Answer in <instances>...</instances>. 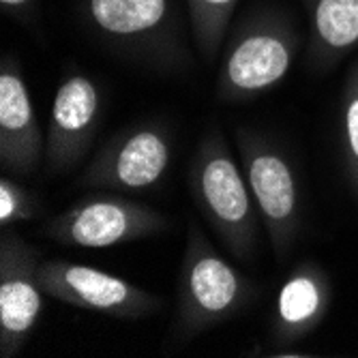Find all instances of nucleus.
<instances>
[{
  "label": "nucleus",
  "mask_w": 358,
  "mask_h": 358,
  "mask_svg": "<svg viewBox=\"0 0 358 358\" xmlns=\"http://www.w3.org/2000/svg\"><path fill=\"white\" fill-rule=\"evenodd\" d=\"M37 279L48 296L114 317L136 320L155 313L161 307L159 296L142 289L140 285L99 268L67 262V259L41 262Z\"/></svg>",
  "instance_id": "nucleus-6"
},
{
  "label": "nucleus",
  "mask_w": 358,
  "mask_h": 358,
  "mask_svg": "<svg viewBox=\"0 0 358 358\" xmlns=\"http://www.w3.org/2000/svg\"><path fill=\"white\" fill-rule=\"evenodd\" d=\"M341 146L345 176L358 200V60L350 64L341 90Z\"/></svg>",
  "instance_id": "nucleus-15"
},
{
  "label": "nucleus",
  "mask_w": 358,
  "mask_h": 358,
  "mask_svg": "<svg viewBox=\"0 0 358 358\" xmlns=\"http://www.w3.org/2000/svg\"><path fill=\"white\" fill-rule=\"evenodd\" d=\"M41 253L7 227L0 236V356H15L37 327L45 292L37 271Z\"/></svg>",
  "instance_id": "nucleus-8"
},
{
  "label": "nucleus",
  "mask_w": 358,
  "mask_h": 358,
  "mask_svg": "<svg viewBox=\"0 0 358 358\" xmlns=\"http://www.w3.org/2000/svg\"><path fill=\"white\" fill-rule=\"evenodd\" d=\"M3 3V7H11V9H17V7H24V5H28L30 0H0Z\"/></svg>",
  "instance_id": "nucleus-17"
},
{
  "label": "nucleus",
  "mask_w": 358,
  "mask_h": 358,
  "mask_svg": "<svg viewBox=\"0 0 358 358\" xmlns=\"http://www.w3.org/2000/svg\"><path fill=\"white\" fill-rule=\"evenodd\" d=\"M101 94L86 76H69L54 96L50 114L45 164L52 172H67L86 155L94 140Z\"/></svg>",
  "instance_id": "nucleus-9"
},
{
  "label": "nucleus",
  "mask_w": 358,
  "mask_h": 358,
  "mask_svg": "<svg viewBox=\"0 0 358 358\" xmlns=\"http://www.w3.org/2000/svg\"><path fill=\"white\" fill-rule=\"evenodd\" d=\"M45 152L28 86L17 64L5 60L0 67V164L5 170L28 176L37 172Z\"/></svg>",
  "instance_id": "nucleus-10"
},
{
  "label": "nucleus",
  "mask_w": 358,
  "mask_h": 358,
  "mask_svg": "<svg viewBox=\"0 0 358 358\" xmlns=\"http://www.w3.org/2000/svg\"><path fill=\"white\" fill-rule=\"evenodd\" d=\"M168 227L170 219L150 206L116 195H96L56 215L45 225V234L67 247L108 249L157 236Z\"/></svg>",
  "instance_id": "nucleus-5"
},
{
  "label": "nucleus",
  "mask_w": 358,
  "mask_h": 358,
  "mask_svg": "<svg viewBox=\"0 0 358 358\" xmlns=\"http://www.w3.org/2000/svg\"><path fill=\"white\" fill-rule=\"evenodd\" d=\"M255 296L253 283L238 273L191 221L178 279L180 339H191L238 315Z\"/></svg>",
  "instance_id": "nucleus-2"
},
{
  "label": "nucleus",
  "mask_w": 358,
  "mask_h": 358,
  "mask_svg": "<svg viewBox=\"0 0 358 358\" xmlns=\"http://www.w3.org/2000/svg\"><path fill=\"white\" fill-rule=\"evenodd\" d=\"M238 0H187L193 37L202 56L213 62L234 15Z\"/></svg>",
  "instance_id": "nucleus-14"
},
{
  "label": "nucleus",
  "mask_w": 358,
  "mask_h": 358,
  "mask_svg": "<svg viewBox=\"0 0 358 358\" xmlns=\"http://www.w3.org/2000/svg\"><path fill=\"white\" fill-rule=\"evenodd\" d=\"M309 60L315 69H331L358 50V0H309Z\"/></svg>",
  "instance_id": "nucleus-13"
},
{
  "label": "nucleus",
  "mask_w": 358,
  "mask_h": 358,
  "mask_svg": "<svg viewBox=\"0 0 358 358\" xmlns=\"http://www.w3.org/2000/svg\"><path fill=\"white\" fill-rule=\"evenodd\" d=\"M172 142L166 129L138 124L112 136L82 174L84 187L142 191L157 185L170 168Z\"/></svg>",
  "instance_id": "nucleus-7"
},
{
  "label": "nucleus",
  "mask_w": 358,
  "mask_h": 358,
  "mask_svg": "<svg viewBox=\"0 0 358 358\" xmlns=\"http://www.w3.org/2000/svg\"><path fill=\"white\" fill-rule=\"evenodd\" d=\"M88 17L103 37L127 45L150 50L168 30V0H88Z\"/></svg>",
  "instance_id": "nucleus-12"
},
{
  "label": "nucleus",
  "mask_w": 358,
  "mask_h": 358,
  "mask_svg": "<svg viewBox=\"0 0 358 358\" xmlns=\"http://www.w3.org/2000/svg\"><path fill=\"white\" fill-rule=\"evenodd\" d=\"M189 189L202 217L232 255L249 259L257 245V204L219 129L206 134L191 159Z\"/></svg>",
  "instance_id": "nucleus-1"
},
{
  "label": "nucleus",
  "mask_w": 358,
  "mask_h": 358,
  "mask_svg": "<svg viewBox=\"0 0 358 358\" xmlns=\"http://www.w3.org/2000/svg\"><path fill=\"white\" fill-rule=\"evenodd\" d=\"M41 208L43 204L37 193L11 178H0V225L3 230L20 221L37 219Z\"/></svg>",
  "instance_id": "nucleus-16"
},
{
  "label": "nucleus",
  "mask_w": 358,
  "mask_h": 358,
  "mask_svg": "<svg viewBox=\"0 0 358 358\" xmlns=\"http://www.w3.org/2000/svg\"><path fill=\"white\" fill-rule=\"evenodd\" d=\"M299 48L289 22L275 13L251 15L227 43L219 64L217 94L223 101H249L277 86Z\"/></svg>",
  "instance_id": "nucleus-3"
},
{
  "label": "nucleus",
  "mask_w": 358,
  "mask_h": 358,
  "mask_svg": "<svg viewBox=\"0 0 358 358\" xmlns=\"http://www.w3.org/2000/svg\"><path fill=\"white\" fill-rule=\"evenodd\" d=\"M333 301L331 279L320 264L303 262L292 271L275 303L271 339L277 348H287L313 333L327 317Z\"/></svg>",
  "instance_id": "nucleus-11"
},
{
  "label": "nucleus",
  "mask_w": 358,
  "mask_h": 358,
  "mask_svg": "<svg viewBox=\"0 0 358 358\" xmlns=\"http://www.w3.org/2000/svg\"><path fill=\"white\" fill-rule=\"evenodd\" d=\"M243 172L277 259H285L301 230V195L294 170L285 155L266 138L247 129L236 134Z\"/></svg>",
  "instance_id": "nucleus-4"
}]
</instances>
